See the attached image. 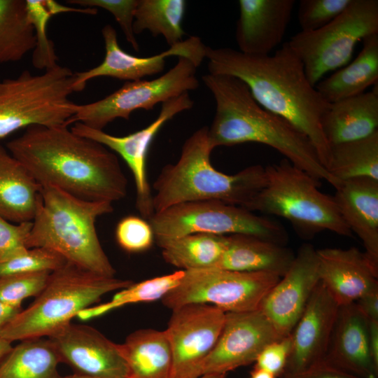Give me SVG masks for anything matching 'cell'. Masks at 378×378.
Segmentation results:
<instances>
[{
    "mask_svg": "<svg viewBox=\"0 0 378 378\" xmlns=\"http://www.w3.org/2000/svg\"><path fill=\"white\" fill-rule=\"evenodd\" d=\"M6 148L41 186L92 202L113 203L127 195L128 181L115 153L67 125L29 127Z\"/></svg>",
    "mask_w": 378,
    "mask_h": 378,
    "instance_id": "cell-1",
    "label": "cell"
},
{
    "mask_svg": "<svg viewBox=\"0 0 378 378\" xmlns=\"http://www.w3.org/2000/svg\"><path fill=\"white\" fill-rule=\"evenodd\" d=\"M209 74L242 80L264 108L302 132L326 169L330 147L321 120L330 104L307 78L304 66L287 42L273 55H250L232 48L206 46ZM328 171V170H327Z\"/></svg>",
    "mask_w": 378,
    "mask_h": 378,
    "instance_id": "cell-2",
    "label": "cell"
},
{
    "mask_svg": "<svg viewBox=\"0 0 378 378\" xmlns=\"http://www.w3.org/2000/svg\"><path fill=\"white\" fill-rule=\"evenodd\" d=\"M214 96L216 112L208 139L214 150L244 143H258L276 150L294 166L335 188L340 182L322 165L310 140L284 118L262 107L240 79L208 74L202 77Z\"/></svg>",
    "mask_w": 378,
    "mask_h": 378,
    "instance_id": "cell-3",
    "label": "cell"
},
{
    "mask_svg": "<svg viewBox=\"0 0 378 378\" xmlns=\"http://www.w3.org/2000/svg\"><path fill=\"white\" fill-rule=\"evenodd\" d=\"M212 150L207 126L185 141L178 160L165 165L153 183L155 213L174 204L199 200H218L244 208L265 188L264 167L251 165L235 174H226L211 163Z\"/></svg>",
    "mask_w": 378,
    "mask_h": 378,
    "instance_id": "cell-4",
    "label": "cell"
},
{
    "mask_svg": "<svg viewBox=\"0 0 378 378\" xmlns=\"http://www.w3.org/2000/svg\"><path fill=\"white\" fill-rule=\"evenodd\" d=\"M113 211V203L87 201L56 187L42 186L28 248H48L78 267L115 276V270L101 245L95 226L99 217Z\"/></svg>",
    "mask_w": 378,
    "mask_h": 378,
    "instance_id": "cell-5",
    "label": "cell"
},
{
    "mask_svg": "<svg viewBox=\"0 0 378 378\" xmlns=\"http://www.w3.org/2000/svg\"><path fill=\"white\" fill-rule=\"evenodd\" d=\"M132 284L130 280L99 275L66 262L50 273L44 289L0 330V337L10 342L49 337L70 324L82 310L91 307L104 295Z\"/></svg>",
    "mask_w": 378,
    "mask_h": 378,
    "instance_id": "cell-6",
    "label": "cell"
},
{
    "mask_svg": "<svg viewBox=\"0 0 378 378\" xmlns=\"http://www.w3.org/2000/svg\"><path fill=\"white\" fill-rule=\"evenodd\" d=\"M265 168L266 186L245 209L286 219L303 238L324 230L353 236L332 196L319 190V181L286 158Z\"/></svg>",
    "mask_w": 378,
    "mask_h": 378,
    "instance_id": "cell-7",
    "label": "cell"
},
{
    "mask_svg": "<svg viewBox=\"0 0 378 378\" xmlns=\"http://www.w3.org/2000/svg\"><path fill=\"white\" fill-rule=\"evenodd\" d=\"M75 73L59 64L38 75L23 71L0 80V139L31 126L69 125Z\"/></svg>",
    "mask_w": 378,
    "mask_h": 378,
    "instance_id": "cell-8",
    "label": "cell"
},
{
    "mask_svg": "<svg viewBox=\"0 0 378 378\" xmlns=\"http://www.w3.org/2000/svg\"><path fill=\"white\" fill-rule=\"evenodd\" d=\"M155 239L204 233L250 234L286 245L288 234L279 222L239 206L218 200L183 202L155 212L148 220Z\"/></svg>",
    "mask_w": 378,
    "mask_h": 378,
    "instance_id": "cell-9",
    "label": "cell"
},
{
    "mask_svg": "<svg viewBox=\"0 0 378 378\" xmlns=\"http://www.w3.org/2000/svg\"><path fill=\"white\" fill-rule=\"evenodd\" d=\"M378 34V1L352 0L335 20L311 31H300L287 41L316 85L328 72L350 61L358 42Z\"/></svg>",
    "mask_w": 378,
    "mask_h": 378,
    "instance_id": "cell-10",
    "label": "cell"
},
{
    "mask_svg": "<svg viewBox=\"0 0 378 378\" xmlns=\"http://www.w3.org/2000/svg\"><path fill=\"white\" fill-rule=\"evenodd\" d=\"M198 66L190 59L178 57L176 64L163 75L153 80L127 81L108 96L85 104H73L74 114L69 124L81 122L102 130L116 118L129 120L136 110H153L159 103L189 92L199 86Z\"/></svg>",
    "mask_w": 378,
    "mask_h": 378,
    "instance_id": "cell-11",
    "label": "cell"
},
{
    "mask_svg": "<svg viewBox=\"0 0 378 378\" xmlns=\"http://www.w3.org/2000/svg\"><path fill=\"white\" fill-rule=\"evenodd\" d=\"M281 276L270 272H244L210 268L185 271L181 284L162 299L173 309L201 303L225 312L258 310L261 302Z\"/></svg>",
    "mask_w": 378,
    "mask_h": 378,
    "instance_id": "cell-12",
    "label": "cell"
},
{
    "mask_svg": "<svg viewBox=\"0 0 378 378\" xmlns=\"http://www.w3.org/2000/svg\"><path fill=\"white\" fill-rule=\"evenodd\" d=\"M165 330L173 360L172 378H199L222 331L225 314L211 304L176 307Z\"/></svg>",
    "mask_w": 378,
    "mask_h": 378,
    "instance_id": "cell-13",
    "label": "cell"
},
{
    "mask_svg": "<svg viewBox=\"0 0 378 378\" xmlns=\"http://www.w3.org/2000/svg\"><path fill=\"white\" fill-rule=\"evenodd\" d=\"M189 93L185 92L162 104L158 117L146 127L126 136H118L102 130L74 122L71 130L92 139L118 154L130 169L136 188V207L148 220L155 214L151 188L148 180L146 162L150 144L162 126L178 113L193 106Z\"/></svg>",
    "mask_w": 378,
    "mask_h": 378,
    "instance_id": "cell-14",
    "label": "cell"
},
{
    "mask_svg": "<svg viewBox=\"0 0 378 378\" xmlns=\"http://www.w3.org/2000/svg\"><path fill=\"white\" fill-rule=\"evenodd\" d=\"M102 34L106 50L104 60L92 69L75 73L74 92L82 91L88 81L97 77L135 81L158 74L163 71L166 58L170 56L187 57L197 66L205 58L206 46L198 36H190L159 54L141 57L130 55L120 47L117 32L111 24L105 25Z\"/></svg>",
    "mask_w": 378,
    "mask_h": 378,
    "instance_id": "cell-15",
    "label": "cell"
},
{
    "mask_svg": "<svg viewBox=\"0 0 378 378\" xmlns=\"http://www.w3.org/2000/svg\"><path fill=\"white\" fill-rule=\"evenodd\" d=\"M319 281L316 249L304 244L258 308L281 337L290 335Z\"/></svg>",
    "mask_w": 378,
    "mask_h": 378,
    "instance_id": "cell-16",
    "label": "cell"
},
{
    "mask_svg": "<svg viewBox=\"0 0 378 378\" xmlns=\"http://www.w3.org/2000/svg\"><path fill=\"white\" fill-rule=\"evenodd\" d=\"M281 338L258 309L227 312L219 338L204 363L202 375L226 374L255 363L266 345Z\"/></svg>",
    "mask_w": 378,
    "mask_h": 378,
    "instance_id": "cell-17",
    "label": "cell"
},
{
    "mask_svg": "<svg viewBox=\"0 0 378 378\" xmlns=\"http://www.w3.org/2000/svg\"><path fill=\"white\" fill-rule=\"evenodd\" d=\"M48 338L61 363H66L76 372L95 378H127L118 344L94 328L71 323Z\"/></svg>",
    "mask_w": 378,
    "mask_h": 378,
    "instance_id": "cell-18",
    "label": "cell"
},
{
    "mask_svg": "<svg viewBox=\"0 0 378 378\" xmlns=\"http://www.w3.org/2000/svg\"><path fill=\"white\" fill-rule=\"evenodd\" d=\"M339 307L319 281L290 333L291 349L284 372H300L323 360Z\"/></svg>",
    "mask_w": 378,
    "mask_h": 378,
    "instance_id": "cell-19",
    "label": "cell"
},
{
    "mask_svg": "<svg viewBox=\"0 0 378 378\" xmlns=\"http://www.w3.org/2000/svg\"><path fill=\"white\" fill-rule=\"evenodd\" d=\"M295 4L294 0H239L235 31L239 51L270 55L284 39Z\"/></svg>",
    "mask_w": 378,
    "mask_h": 378,
    "instance_id": "cell-20",
    "label": "cell"
},
{
    "mask_svg": "<svg viewBox=\"0 0 378 378\" xmlns=\"http://www.w3.org/2000/svg\"><path fill=\"white\" fill-rule=\"evenodd\" d=\"M369 321L355 302L339 307L323 362L357 378H378L369 346Z\"/></svg>",
    "mask_w": 378,
    "mask_h": 378,
    "instance_id": "cell-21",
    "label": "cell"
},
{
    "mask_svg": "<svg viewBox=\"0 0 378 378\" xmlns=\"http://www.w3.org/2000/svg\"><path fill=\"white\" fill-rule=\"evenodd\" d=\"M320 281L339 306L378 288V269L355 247L316 250Z\"/></svg>",
    "mask_w": 378,
    "mask_h": 378,
    "instance_id": "cell-22",
    "label": "cell"
},
{
    "mask_svg": "<svg viewBox=\"0 0 378 378\" xmlns=\"http://www.w3.org/2000/svg\"><path fill=\"white\" fill-rule=\"evenodd\" d=\"M332 196L343 220L360 239L365 254L378 269V180L359 177L342 181Z\"/></svg>",
    "mask_w": 378,
    "mask_h": 378,
    "instance_id": "cell-23",
    "label": "cell"
},
{
    "mask_svg": "<svg viewBox=\"0 0 378 378\" xmlns=\"http://www.w3.org/2000/svg\"><path fill=\"white\" fill-rule=\"evenodd\" d=\"M321 125L330 147L363 139L377 132V85L370 92L331 103Z\"/></svg>",
    "mask_w": 378,
    "mask_h": 378,
    "instance_id": "cell-24",
    "label": "cell"
},
{
    "mask_svg": "<svg viewBox=\"0 0 378 378\" xmlns=\"http://www.w3.org/2000/svg\"><path fill=\"white\" fill-rule=\"evenodd\" d=\"M295 254L290 248L253 235H228L226 248L214 268L244 272H270L283 276Z\"/></svg>",
    "mask_w": 378,
    "mask_h": 378,
    "instance_id": "cell-25",
    "label": "cell"
},
{
    "mask_svg": "<svg viewBox=\"0 0 378 378\" xmlns=\"http://www.w3.org/2000/svg\"><path fill=\"white\" fill-rule=\"evenodd\" d=\"M40 190L23 164L0 145V215L15 223L32 221Z\"/></svg>",
    "mask_w": 378,
    "mask_h": 378,
    "instance_id": "cell-26",
    "label": "cell"
},
{
    "mask_svg": "<svg viewBox=\"0 0 378 378\" xmlns=\"http://www.w3.org/2000/svg\"><path fill=\"white\" fill-rule=\"evenodd\" d=\"M118 346L127 378H172V354L165 330H137Z\"/></svg>",
    "mask_w": 378,
    "mask_h": 378,
    "instance_id": "cell-27",
    "label": "cell"
},
{
    "mask_svg": "<svg viewBox=\"0 0 378 378\" xmlns=\"http://www.w3.org/2000/svg\"><path fill=\"white\" fill-rule=\"evenodd\" d=\"M362 48L351 62L321 80L315 85L328 103L354 97L365 92L378 80V34L363 39Z\"/></svg>",
    "mask_w": 378,
    "mask_h": 378,
    "instance_id": "cell-28",
    "label": "cell"
},
{
    "mask_svg": "<svg viewBox=\"0 0 378 378\" xmlns=\"http://www.w3.org/2000/svg\"><path fill=\"white\" fill-rule=\"evenodd\" d=\"M155 239L166 262L188 271L214 268L226 248L228 235L197 233Z\"/></svg>",
    "mask_w": 378,
    "mask_h": 378,
    "instance_id": "cell-29",
    "label": "cell"
},
{
    "mask_svg": "<svg viewBox=\"0 0 378 378\" xmlns=\"http://www.w3.org/2000/svg\"><path fill=\"white\" fill-rule=\"evenodd\" d=\"M61 363L48 337L20 341L0 363V378H65L60 375Z\"/></svg>",
    "mask_w": 378,
    "mask_h": 378,
    "instance_id": "cell-30",
    "label": "cell"
},
{
    "mask_svg": "<svg viewBox=\"0 0 378 378\" xmlns=\"http://www.w3.org/2000/svg\"><path fill=\"white\" fill-rule=\"evenodd\" d=\"M36 41L26 0H0V64L21 60Z\"/></svg>",
    "mask_w": 378,
    "mask_h": 378,
    "instance_id": "cell-31",
    "label": "cell"
},
{
    "mask_svg": "<svg viewBox=\"0 0 378 378\" xmlns=\"http://www.w3.org/2000/svg\"><path fill=\"white\" fill-rule=\"evenodd\" d=\"M326 169L340 182L359 177L378 180V131L363 139L330 146Z\"/></svg>",
    "mask_w": 378,
    "mask_h": 378,
    "instance_id": "cell-32",
    "label": "cell"
},
{
    "mask_svg": "<svg viewBox=\"0 0 378 378\" xmlns=\"http://www.w3.org/2000/svg\"><path fill=\"white\" fill-rule=\"evenodd\" d=\"M186 9L185 0H139L134 32L136 34L148 30L155 37L162 36L169 47L176 45L183 41L182 21Z\"/></svg>",
    "mask_w": 378,
    "mask_h": 378,
    "instance_id": "cell-33",
    "label": "cell"
},
{
    "mask_svg": "<svg viewBox=\"0 0 378 378\" xmlns=\"http://www.w3.org/2000/svg\"><path fill=\"white\" fill-rule=\"evenodd\" d=\"M184 275L185 270H179L137 284L133 283L130 286L118 291L110 301L83 309L78 314V318L80 321H85L126 304L162 300L178 286Z\"/></svg>",
    "mask_w": 378,
    "mask_h": 378,
    "instance_id": "cell-34",
    "label": "cell"
},
{
    "mask_svg": "<svg viewBox=\"0 0 378 378\" xmlns=\"http://www.w3.org/2000/svg\"><path fill=\"white\" fill-rule=\"evenodd\" d=\"M66 262L64 258L50 248H29L18 255L0 262V276L22 273H52Z\"/></svg>",
    "mask_w": 378,
    "mask_h": 378,
    "instance_id": "cell-35",
    "label": "cell"
},
{
    "mask_svg": "<svg viewBox=\"0 0 378 378\" xmlns=\"http://www.w3.org/2000/svg\"><path fill=\"white\" fill-rule=\"evenodd\" d=\"M26 2L36 40L32 57L33 66L37 69L51 68L57 64V57L46 30L48 20L53 15L47 8L45 0H26Z\"/></svg>",
    "mask_w": 378,
    "mask_h": 378,
    "instance_id": "cell-36",
    "label": "cell"
},
{
    "mask_svg": "<svg viewBox=\"0 0 378 378\" xmlns=\"http://www.w3.org/2000/svg\"><path fill=\"white\" fill-rule=\"evenodd\" d=\"M50 274L35 272L0 276V300L12 306H22L24 299L41 293Z\"/></svg>",
    "mask_w": 378,
    "mask_h": 378,
    "instance_id": "cell-37",
    "label": "cell"
},
{
    "mask_svg": "<svg viewBox=\"0 0 378 378\" xmlns=\"http://www.w3.org/2000/svg\"><path fill=\"white\" fill-rule=\"evenodd\" d=\"M352 0H301L298 18L301 31L320 29L338 17Z\"/></svg>",
    "mask_w": 378,
    "mask_h": 378,
    "instance_id": "cell-38",
    "label": "cell"
},
{
    "mask_svg": "<svg viewBox=\"0 0 378 378\" xmlns=\"http://www.w3.org/2000/svg\"><path fill=\"white\" fill-rule=\"evenodd\" d=\"M115 236L118 245L129 253H140L149 249L155 239L148 220L134 215L125 216L118 223Z\"/></svg>",
    "mask_w": 378,
    "mask_h": 378,
    "instance_id": "cell-39",
    "label": "cell"
},
{
    "mask_svg": "<svg viewBox=\"0 0 378 378\" xmlns=\"http://www.w3.org/2000/svg\"><path fill=\"white\" fill-rule=\"evenodd\" d=\"M67 2L87 8H102L111 13L120 27L127 42L134 50H139V45L133 30L134 13L139 0H69Z\"/></svg>",
    "mask_w": 378,
    "mask_h": 378,
    "instance_id": "cell-40",
    "label": "cell"
},
{
    "mask_svg": "<svg viewBox=\"0 0 378 378\" xmlns=\"http://www.w3.org/2000/svg\"><path fill=\"white\" fill-rule=\"evenodd\" d=\"M32 227V221L15 223L0 215V262L22 253L27 244Z\"/></svg>",
    "mask_w": 378,
    "mask_h": 378,
    "instance_id": "cell-41",
    "label": "cell"
},
{
    "mask_svg": "<svg viewBox=\"0 0 378 378\" xmlns=\"http://www.w3.org/2000/svg\"><path fill=\"white\" fill-rule=\"evenodd\" d=\"M290 349V335L273 341L260 352L255 359V367L280 377L285 371Z\"/></svg>",
    "mask_w": 378,
    "mask_h": 378,
    "instance_id": "cell-42",
    "label": "cell"
},
{
    "mask_svg": "<svg viewBox=\"0 0 378 378\" xmlns=\"http://www.w3.org/2000/svg\"><path fill=\"white\" fill-rule=\"evenodd\" d=\"M280 378H357L336 369L323 361L306 370L288 373L284 372Z\"/></svg>",
    "mask_w": 378,
    "mask_h": 378,
    "instance_id": "cell-43",
    "label": "cell"
},
{
    "mask_svg": "<svg viewBox=\"0 0 378 378\" xmlns=\"http://www.w3.org/2000/svg\"><path fill=\"white\" fill-rule=\"evenodd\" d=\"M355 304L368 321H378V288L361 296Z\"/></svg>",
    "mask_w": 378,
    "mask_h": 378,
    "instance_id": "cell-44",
    "label": "cell"
},
{
    "mask_svg": "<svg viewBox=\"0 0 378 378\" xmlns=\"http://www.w3.org/2000/svg\"><path fill=\"white\" fill-rule=\"evenodd\" d=\"M368 341L372 358L378 365V321H369Z\"/></svg>",
    "mask_w": 378,
    "mask_h": 378,
    "instance_id": "cell-45",
    "label": "cell"
},
{
    "mask_svg": "<svg viewBox=\"0 0 378 378\" xmlns=\"http://www.w3.org/2000/svg\"><path fill=\"white\" fill-rule=\"evenodd\" d=\"M22 309V306H12L0 300V330Z\"/></svg>",
    "mask_w": 378,
    "mask_h": 378,
    "instance_id": "cell-46",
    "label": "cell"
},
{
    "mask_svg": "<svg viewBox=\"0 0 378 378\" xmlns=\"http://www.w3.org/2000/svg\"><path fill=\"white\" fill-rule=\"evenodd\" d=\"M13 347L12 342L0 337V363Z\"/></svg>",
    "mask_w": 378,
    "mask_h": 378,
    "instance_id": "cell-47",
    "label": "cell"
},
{
    "mask_svg": "<svg viewBox=\"0 0 378 378\" xmlns=\"http://www.w3.org/2000/svg\"><path fill=\"white\" fill-rule=\"evenodd\" d=\"M248 378H278L273 374L260 369L259 368L255 367L253 370L251 372L250 376Z\"/></svg>",
    "mask_w": 378,
    "mask_h": 378,
    "instance_id": "cell-48",
    "label": "cell"
},
{
    "mask_svg": "<svg viewBox=\"0 0 378 378\" xmlns=\"http://www.w3.org/2000/svg\"><path fill=\"white\" fill-rule=\"evenodd\" d=\"M199 378H227V376L226 374H207L202 375Z\"/></svg>",
    "mask_w": 378,
    "mask_h": 378,
    "instance_id": "cell-49",
    "label": "cell"
},
{
    "mask_svg": "<svg viewBox=\"0 0 378 378\" xmlns=\"http://www.w3.org/2000/svg\"><path fill=\"white\" fill-rule=\"evenodd\" d=\"M65 378H95V377H89V376H86L82 374L75 372L72 375H69V376L65 377Z\"/></svg>",
    "mask_w": 378,
    "mask_h": 378,
    "instance_id": "cell-50",
    "label": "cell"
}]
</instances>
